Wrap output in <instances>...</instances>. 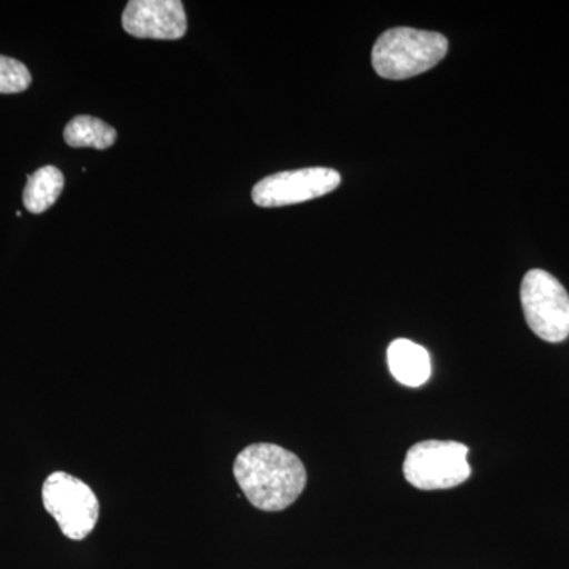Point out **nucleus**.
Returning a JSON list of instances; mask_svg holds the SVG:
<instances>
[{"mask_svg": "<svg viewBox=\"0 0 569 569\" xmlns=\"http://www.w3.org/2000/svg\"><path fill=\"white\" fill-rule=\"evenodd\" d=\"M233 473L247 500L261 511H283L305 492L302 460L279 445L254 443L242 449Z\"/></svg>", "mask_w": 569, "mask_h": 569, "instance_id": "1", "label": "nucleus"}, {"mask_svg": "<svg viewBox=\"0 0 569 569\" xmlns=\"http://www.w3.org/2000/svg\"><path fill=\"white\" fill-rule=\"evenodd\" d=\"M448 52V39L441 33L411 28L389 29L378 37L372 66L387 80H408L433 69Z\"/></svg>", "mask_w": 569, "mask_h": 569, "instance_id": "2", "label": "nucleus"}, {"mask_svg": "<svg viewBox=\"0 0 569 569\" xmlns=\"http://www.w3.org/2000/svg\"><path fill=\"white\" fill-rule=\"evenodd\" d=\"M468 451L459 441H419L408 449L403 477L419 490L458 488L471 477Z\"/></svg>", "mask_w": 569, "mask_h": 569, "instance_id": "3", "label": "nucleus"}, {"mask_svg": "<svg viewBox=\"0 0 569 569\" xmlns=\"http://www.w3.org/2000/svg\"><path fill=\"white\" fill-rule=\"evenodd\" d=\"M523 316L531 331L550 343L569 337V295L563 284L542 269L527 272L520 287Z\"/></svg>", "mask_w": 569, "mask_h": 569, "instance_id": "4", "label": "nucleus"}, {"mask_svg": "<svg viewBox=\"0 0 569 569\" xmlns=\"http://www.w3.org/2000/svg\"><path fill=\"white\" fill-rule=\"evenodd\" d=\"M41 500L67 538L81 541L96 529L99 498L80 478L54 471L43 482Z\"/></svg>", "mask_w": 569, "mask_h": 569, "instance_id": "5", "label": "nucleus"}, {"mask_svg": "<svg viewBox=\"0 0 569 569\" xmlns=\"http://www.w3.org/2000/svg\"><path fill=\"white\" fill-rule=\"evenodd\" d=\"M342 178L331 168H302V170L282 171L261 179L253 187L254 204L261 208H282V206L305 203L325 194L335 192Z\"/></svg>", "mask_w": 569, "mask_h": 569, "instance_id": "6", "label": "nucleus"}, {"mask_svg": "<svg viewBox=\"0 0 569 569\" xmlns=\"http://www.w3.org/2000/svg\"><path fill=\"white\" fill-rule=\"evenodd\" d=\"M122 28L138 39L178 40L187 32L181 0H132L122 13Z\"/></svg>", "mask_w": 569, "mask_h": 569, "instance_id": "7", "label": "nucleus"}, {"mask_svg": "<svg viewBox=\"0 0 569 569\" xmlns=\"http://www.w3.org/2000/svg\"><path fill=\"white\" fill-rule=\"evenodd\" d=\"M388 365L396 380L410 388L422 387L432 373L426 348L407 339H397L389 346Z\"/></svg>", "mask_w": 569, "mask_h": 569, "instance_id": "8", "label": "nucleus"}, {"mask_svg": "<svg viewBox=\"0 0 569 569\" xmlns=\"http://www.w3.org/2000/svg\"><path fill=\"white\" fill-rule=\"evenodd\" d=\"M63 190V174L59 168L43 167L29 176L22 201L32 213L48 211L58 201Z\"/></svg>", "mask_w": 569, "mask_h": 569, "instance_id": "9", "label": "nucleus"}, {"mask_svg": "<svg viewBox=\"0 0 569 569\" xmlns=\"http://www.w3.org/2000/svg\"><path fill=\"white\" fill-rule=\"evenodd\" d=\"M118 138V133L111 126L92 118V116H77L71 119L63 132V140L71 148H111Z\"/></svg>", "mask_w": 569, "mask_h": 569, "instance_id": "10", "label": "nucleus"}, {"mask_svg": "<svg viewBox=\"0 0 569 569\" xmlns=\"http://www.w3.org/2000/svg\"><path fill=\"white\" fill-rule=\"evenodd\" d=\"M31 82V73L24 63L0 56V93L24 92Z\"/></svg>", "mask_w": 569, "mask_h": 569, "instance_id": "11", "label": "nucleus"}]
</instances>
